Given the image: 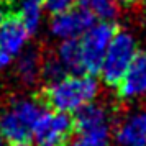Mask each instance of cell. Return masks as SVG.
Listing matches in <instances>:
<instances>
[{"instance_id":"cell-1","label":"cell","mask_w":146,"mask_h":146,"mask_svg":"<svg viewBox=\"0 0 146 146\" xmlns=\"http://www.w3.org/2000/svg\"><path fill=\"white\" fill-rule=\"evenodd\" d=\"M99 92V86L89 74L64 76L62 79L51 82L40 90L38 99L44 108L56 112L72 113L80 107L90 104Z\"/></svg>"},{"instance_id":"cell-2","label":"cell","mask_w":146,"mask_h":146,"mask_svg":"<svg viewBox=\"0 0 146 146\" xmlns=\"http://www.w3.org/2000/svg\"><path fill=\"white\" fill-rule=\"evenodd\" d=\"M44 105L38 97L35 99H13L7 108L0 112V133L8 143H30L33 128Z\"/></svg>"},{"instance_id":"cell-3","label":"cell","mask_w":146,"mask_h":146,"mask_svg":"<svg viewBox=\"0 0 146 146\" xmlns=\"http://www.w3.org/2000/svg\"><path fill=\"white\" fill-rule=\"evenodd\" d=\"M135 53H136V43L133 40V36L128 31L117 30V33L113 35L112 41L107 48L104 62L100 67L102 80L107 86L117 87L120 79L126 72Z\"/></svg>"},{"instance_id":"cell-4","label":"cell","mask_w":146,"mask_h":146,"mask_svg":"<svg viewBox=\"0 0 146 146\" xmlns=\"http://www.w3.org/2000/svg\"><path fill=\"white\" fill-rule=\"evenodd\" d=\"M117 30L118 27L112 21H100V23H94L92 27L87 28L82 33L79 43L86 74L95 76L100 72L107 48L110 44L113 35L117 33Z\"/></svg>"},{"instance_id":"cell-5","label":"cell","mask_w":146,"mask_h":146,"mask_svg":"<svg viewBox=\"0 0 146 146\" xmlns=\"http://www.w3.org/2000/svg\"><path fill=\"white\" fill-rule=\"evenodd\" d=\"M74 120L64 112L41 113L33 128L35 146H67L74 138Z\"/></svg>"},{"instance_id":"cell-6","label":"cell","mask_w":146,"mask_h":146,"mask_svg":"<svg viewBox=\"0 0 146 146\" xmlns=\"http://www.w3.org/2000/svg\"><path fill=\"white\" fill-rule=\"evenodd\" d=\"M95 23L94 17L89 10L86 8H71L67 12L54 15L51 21V33L54 36H59L62 40L66 38H77L86 31L87 28H90Z\"/></svg>"},{"instance_id":"cell-7","label":"cell","mask_w":146,"mask_h":146,"mask_svg":"<svg viewBox=\"0 0 146 146\" xmlns=\"http://www.w3.org/2000/svg\"><path fill=\"white\" fill-rule=\"evenodd\" d=\"M120 99H135L146 94V49L136 51L123 77L117 84Z\"/></svg>"},{"instance_id":"cell-8","label":"cell","mask_w":146,"mask_h":146,"mask_svg":"<svg viewBox=\"0 0 146 146\" xmlns=\"http://www.w3.org/2000/svg\"><path fill=\"white\" fill-rule=\"evenodd\" d=\"M30 31L25 27L20 13L7 12L0 23V49L7 51L10 56L18 54L27 43Z\"/></svg>"},{"instance_id":"cell-9","label":"cell","mask_w":146,"mask_h":146,"mask_svg":"<svg viewBox=\"0 0 146 146\" xmlns=\"http://www.w3.org/2000/svg\"><path fill=\"white\" fill-rule=\"evenodd\" d=\"M117 141L120 146H146V113H135L118 126Z\"/></svg>"},{"instance_id":"cell-10","label":"cell","mask_w":146,"mask_h":146,"mask_svg":"<svg viewBox=\"0 0 146 146\" xmlns=\"http://www.w3.org/2000/svg\"><path fill=\"white\" fill-rule=\"evenodd\" d=\"M74 120V128L76 133L79 131H87V130H94L99 126L108 125V115L107 110L100 105H94V104H87V105L80 107L72 117Z\"/></svg>"},{"instance_id":"cell-11","label":"cell","mask_w":146,"mask_h":146,"mask_svg":"<svg viewBox=\"0 0 146 146\" xmlns=\"http://www.w3.org/2000/svg\"><path fill=\"white\" fill-rule=\"evenodd\" d=\"M58 58L64 64L67 72L72 74H86L84 62H82V51L77 38H66L58 48Z\"/></svg>"},{"instance_id":"cell-12","label":"cell","mask_w":146,"mask_h":146,"mask_svg":"<svg viewBox=\"0 0 146 146\" xmlns=\"http://www.w3.org/2000/svg\"><path fill=\"white\" fill-rule=\"evenodd\" d=\"M41 54L36 49H27L25 53H21V56L17 61L15 66V72L18 76V79L23 84H33L35 80L40 77L41 71Z\"/></svg>"},{"instance_id":"cell-13","label":"cell","mask_w":146,"mask_h":146,"mask_svg":"<svg viewBox=\"0 0 146 146\" xmlns=\"http://www.w3.org/2000/svg\"><path fill=\"white\" fill-rule=\"evenodd\" d=\"M80 8H86L95 18L110 21L118 15V2L117 0H76Z\"/></svg>"},{"instance_id":"cell-14","label":"cell","mask_w":146,"mask_h":146,"mask_svg":"<svg viewBox=\"0 0 146 146\" xmlns=\"http://www.w3.org/2000/svg\"><path fill=\"white\" fill-rule=\"evenodd\" d=\"M110 138V126H99L87 131H79L77 138L71 139L67 146H107Z\"/></svg>"},{"instance_id":"cell-15","label":"cell","mask_w":146,"mask_h":146,"mask_svg":"<svg viewBox=\"0 0 146 146\" xmlns=\"http://www.w3.org/2000/svg\"><path fill=\"white\" fill-rule=\"evenodd\" d=\"M40 76L46 84H51V82H56V80L62 79L64 76H67V69L59 61L58 56H49L46 59H41Z\"/></svg>"},{"instance_id":"cell-16","label":"cell","mask_w":146,"mask_h":146,"mask_svg":"<svg viewBox=\"0 0 146 146\" xmlns=\"http://www.w3.org/2000/svg\"><path fill=\"white\" fill-rule=\"evenodd\" d=\"M18 13H20L21 20L25 23V27L28 28L30 35L35 33V31L38 30V25H40V20H41L40 3H36L33 0H25V2H23V7H21V10Z\"/></svg>"},{"instance_id":"cell-17","label":"cell","mask_w":146,"mask_h":146,"mask_svg":"<svg viewBox=\"0 0 146 146\" xmlns=\"http://www.w3.org/2000/svg\"><path fill=\"white\" fill-rule=\"evenodd\" d=\"M76 3V0H46L44 5H46V10L51 15H58L62 13V12H67L71 10Z\"/></svg>"},{"instance_id":"cell-18","label":"cell","mask_w":146,"mask_h":146,"mask_svg":"<svg viewBox=\"0 0 146 146\" xmlns=\"http://www.w3.org/2000/svg\"><path fill=\"white\" fill-rule=\"evenodd\" d=\"M13 56H10L7 51H3V49H0V69H3L5 66L10 64V61H12Z\"/></svg>"},{"instance_id":"cell-19","label":"cell","mask_w":146,"mask_h":146,"mask_svg":"<svg viewBox=\"0 0 146 146\" xmlns=\"http://www.w3.org/2000/svg\"><path fill=\"white\" fill-rule=\"evenodd\" d=\"M117 2L121 3V5H125V7H136L139 3H143L145 0H117Z\"/></svg>"},{"instance_id":"cell-20","label":"cell","mask_w":146,"mask_h":146,"mask_svg":"<svg viewBox=\"0 0 146 146\" xmlns=\"http://www.w3.org/2000/svg\"><path fill=\"white\" fill-rule=\"evenodd\" d=\"M7 8L3 7V5H2V3H0V23H2V20H3V17H5V15H7Z\"/></svg>"},{"instance_id":"cell-21","label":"cell","mask_w":146,"mask_h":146,"mask_svg":"<svg viewBox=\"0 0 146 146\" xmlns=\"http://www.w3.org/2000/svg\"><path fill=\"white\" fill-rule=\"evenodd\" d=\"M10 146H30V143H10Z\"/></svg>"},{"instance_id":"cell-22","label":"cell","mask_w":146,"mask_h":146,"mask_svg":"<svg viewBox=\"0 0 146 146\" xmlns=\"http://www.w3.org/2000/svg\"><path fill=\"white\" fill-rule=\"evenodd\" d=\"M0 146H5V141H3V136H2V133H0Z\"/></svg>"},{"instance_id":"cell-23","label":"cell","mask_w":146,"mask_h":146,"mask_svg":"<svg viewBox=\"0 0 146 146\" xmlns=\"http://www.w3.org/2000/svg\"><path fill=\"white\" fill-rule=\"evenodd\" d=\"M33 2H36V3H40V5H41V3H44L46 0H33Z\"/></svg>"}]
</instances>
